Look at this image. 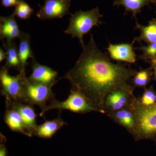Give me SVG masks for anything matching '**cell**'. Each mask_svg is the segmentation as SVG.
Returning a JSON list of instances; mask_svg holds the SVG:
<instances>
[{
    "label": "cell",
    "mask_w": 156,
    "mask_h": 156,
    "mask_svg": "<svg viewBox=\"0 0 156 156\" xmlns=\"http://www.w3.org/2000/svg\"><path fill=\"white\" fill-rule=\"evenodd\" d=\"M73 67L64 76L73 88L80 92L93 106L105 114L104 105L109 94L118 89L134 92L129 81L136 70L121 63H113L98 48L92 34Z\"/></svg>",
    "instance_id": "obj_1"
},
{
    "label": "cell",
    "mask_w": 156,
    "mask_h": 156,
    "mask_svg": "<svg viewBox=\"0 0 156 156\" xmlns=\"http://www.w3.org/2000/svg\"><path fill=\"white\" fill-rule=\"evenodd\" d=\"M133 112L136 126L132 136L136 141L142 140L156 141V102L145 106L134 96L129 105Z\"/></svg>",
    "instance_id": "obj_2"
},
{
    "label": "cell",
    "mask_w": 156,
    "mask_h": 156,
    "mask_svg": "<svg viewBox=\"0 0 156 156\" xmlns=\"http://www.w3.org/2000/svg\"><path fill=\"white\" fill-rule=\"evenodd\" d=\"M70 15L69 25L64 32L70 35L72 38L79 39L83 47L85 44L83 39L84 35L88 34L94 27H98L103 23L100 20L103 15L100 14L98 7L90 11L80 10Z\"/></svg>",
    "instance_id": "obj_3"
},
{
    "label": "cell",
    "mask_w": 156,
    "mask_h": 156,
    "mask_svg": "<svg viewBox=\"0 0 156 156\" xmlns=\"http://www.w3.org/2000/svg\"><path fill=\"white\" fill-rule=\"evenodd\" d=\"M9 69L4 66L0 71L2 94L5 98L6 100L26 103L24 82L26 76L20 73L17 76H11Z\"/></svg>",
    "instance_id": "obj_4"
},
{
    "label": "cell",
    "mask_w": 156,
    "mask_h": 156,
    "mask_svg": "<svg viewBox=\"0 0 156 156\" xmlns=\"http://www.w3.org/2000/svg\"><path fill=\"white\" fill-rule=\"evenodd\" d=\"M53 109H56L59 111H69L79 114L92 112L101 113L100 111L93 106L83 94L74 89L71 90L68 97L64 101H59L55 98L51 101L47 106L46 112Z\"/></svg>",
    "instance_id": "obj_5"
},
{
    "label": "cell",
    "mask_w": 156,
    "mask_h": 156,
    "mask_svg": "<svg viewBox=\"0 0 156 156\" xmlns=\"http://www.w3.org/2000/svg\"><path fill=\"white\" fill-rule=\"evenodd\" d=\"M26 103L36 105L41 108V116H44L47 109V102L55 99L52 91L53 86L34 83L25 78L24 82Z\"/></svg>",
    "instance_id": "obj_6"
},
{
    "label": "cell",
    "mask_w": 156,
    "mask_h": 156,
    "mask_svg": "<svg viewBox=\"0 0 156 156\" xmlns=\"http://www.w3.org/2000/svg\"><path fill=\"white\" fill-rule=\"evenodd\" d=\"M71 3V0H45L44 5L40 6L37 17L41 20L62 18L70 14Z\"/></svg>",
    "instance_id": "obj_7"
},
{
    "label": "cell",
    "mask_w": 156,
    "mask_h": 156,
    "mask_svg": "<svg viewBox=\"0 0 156 156\" xmlns=\"http://www.w3.org/2000/svg\"><path fill=\"white\" fill-rule=\"evenodd\" d=\"M134 92L123 89L114 90L107 96L104 105L105 114L117 111L129 106Z\"/></svg>",
    "instance_id": "obj_8"
},
{
    "label": "cell",
    "mask_w": 156,
    "mask_h": 156,
    "mask_svg": "<svg viewBox=\"0 0 156 156\" xmlns=\"http://www.w3.org/2000/svg\"><path fill=\"white\" fill-rule=\"evenodd\" d=\"M32 72L29 80L38 83L53 86L58 82V73L49 66L38 63L35 58L32 62Z\"/></svg>",
    "instance_id": "obj_9"
},
{
    "label": "cell",
    "mask_w": 156,
    "mask_h": 156,
    "mask_svg": "<svg viewBox=\"0 0 156 156\" xmlns=\"http://www.w3.org/2000/svg\"><path fill=\"white\" fill-rule=\"evenodd\" d=\"M6 101L19 112L29 136H34L37 125L36 123L37 115L32 105L24 102Z\"/></svg>",
    "instance_id": "obj_10"
},
{
    "label": "cell",
    "mask_w": 156,
    "mask_h": 156,
    "mask_svg": "<svg viewBox=\"0 0 156 156\" xmlns=\"http://www.w3.org/2000/svg\"><path fill=\"white\" fill-rule=\"evenodd\" d=\"M22 33L20 30L14 13L0 17V37L2 42L14 41L15 39L20 38Z\"/></svg>",
    "instance_id": "obj_11"
},
{
    "label": "cell",
    "mask_w": 156,
    "mask_h": 156,
    "mask_svg": "<svg viewBox=\"0 0 156 156\" xmlns=\"http://www.w3.org/2000/svg\"><path fill=\"white\" fill-rule=\"evenodd\" d=\"M132 44H109L107 48L111 58L118 61L134 63L136 61V55Z\"/></svg>",
    "instance_id": "obj_12"
},
{
    "label": "cell",
    "mask_w": 156,
    "mask_h": 156,
    "mask_svg": "<svg viewBox=\"0 0 156 156\" xmlns=\"http://www.w3.org/2000/svg\"><path fill=\"white\" fill-rule=\"evenodd\" d=\"M106 115L132 135L135 129L136 121L133 112L129 106L117 111L107 113Z\"/></svg>",
    "instance_id": "obj_13"
},
{
    "label": "cell",
    "mask_w": 156,
    "mask_h": 156,
    "mask_svg": "<svg viewBox=\"0 0 156 156\" xmlns=\"http://www.w3.org/2000/svg\"><path fill=\"white\" fill-rule=\"evenodd\" d=\"M6 110L4 121L11 131L18 132L29 136L28 133L23 125L21 116L14 107L6 101Z\"/></svg>",
    "instance_id": "obj_14"
},
{
    "label": "cell",
    "mask_w": 156,
    "mask_h": 156,
    "mask_svg": "<svg viewBox=\"0 0 156 156\" xmlns=\"http://www.w3.org/2000/svg\"><path fill=\"white\" fill-rule=\"evenodd\" d=\"M67 125L60 117L54 119L46 121L41 125L37 126L34 135L43 139H50L58 130Z\"/></svg>",
    "instance_id": "obj_15"
},
{
    "label": "cell",
    "mask_w": 156,
    "mask_h": 156,
    "mask_svg": "<svg viewBox=\"0 0 156 156\" xmlns=\"http://www.w3.org/2000/svg\"><path fill=\"white\" fill-rule=\"evenodd\" d=\"M20 39L18 56L20 64V74L26 76L25 68L29 58L33 59V53L30 46V37L29 34L23 32Z\"/></svg>",
    "instance_id": "obj_16"
},
{
    "label": "cell",
    "mask_w": 156,
    "mask_h": 156,
    "mask_svg": "<svg viewBox=\"0 0 156 156\" xmlns=\"http://www.w3.org/2000/svg\"><path fill=\"white\" fill-rule=\"evenodd\" d=\"M151 4H156V0H115L113 5L122 6L126 12H131L132 16L137 20L136 16L141 12V9L144 6H149Z\"/></svg>",
    "instance_id": "obj_17"
},
{
    "label": "cell",
    "mask_w": 156,
    "mask_h": 156,
    "mask_svg": "<svg viewBox=\"0 0 156 156\" xmlns=\"http://www.w3.org/2000/svg\"><path fill=\"white\" fill-rule=\"evenodd\" d=\"M136 27L140 31V35L134 38L135 41H144L149 44L156 42V18L149 21L147 26H142L136 23Z\"/></svg>",
    "instance_id": "obj_18"
},
{
    "label": "cell",
    "mask_w": 156,
    "mask_h": 156,
    "mask_svg": "<svg viewBox=\"0 0 156 156\" xmlns=\"http://www.w3.org/2000/svg\"><path fill=\"white\" fill-rule=\"evenodd\" d=\"M3 47L6 53V64L8 69L13 68L20 72V64L18 56V50L15 42H3Z\"/></svg>",
    "instance_id": "obj_19"
},
{
    "label": "cell",
    "mask_w": 156,
    "mask_h": 156,
    "mask_svg": "<svg viewBox=\"0 0 156 156\" xmlns=\"http://www.w3.org/2000/svg\"><path fill=\"white\" fill-rule=\"evenodd\" d=\"M154 73L152 68L140 69L136 72L135 75L132 78V83L134 87L145 88L150 83L153 77Z\"/></svg>",
    "instance_id": "obj_20"
},
{
    "label": "cell",
    "mask_w": 156,
    "mask_h": 156,
    "mask_svg": "<svg viewBox=\"0 0 156 156\" xmlns=\"http://www.w3.org/2000/svg\"><path fill=\"white\" fill-rule=\"evenodd\" d=\"M142 51L140 58L149 62L151 66L156 63V42L149 44L147 46H142L136 48Z\"/></svg>",
    "instance_id": "obj_21"
},
{
    "label": "cell",
    "mask_w": 156,
    "mask_h": 156,
    "mask_svg": "<svg viewBox=\"0 0 156 156\" xmlns=\"http://www.w3.org/2000/svg\"><path fill=\"white\" fill-rule=\"evenodd\" d=\"M34 12V9L25 1L20 0L17 5L15 6L13 13L20 19H28Z\"/></svg>",
    "instance_id": "obj_22"
},
{
    "label": "cell",
    "mask_w": 156,
    "mask_h": 156,
    "mask_svg": "<svg viewBox=\"0 0 156 156\" xmlns=\"http://www.w3.org/2000/svg\"><path fill=\"white\" fill-rule=\"evenodd\" d=\"M140 102L145 106H150L156 102V92L153 86L145 88L144 92L140 98H138Z\"/></svg>",
    "instance_id": "obj_23"
},
{
    "label": "cell",
    "mask_w": 156,
    "mask_h": 156,
    "mask_svg": "<svg viewBox=\"0 0 156 156\" xmlns=\"http://www.w3.org/2000/svg\"><path fill=\"white\" fill-rule=\"evenodd\" d=\"M1 135V144H0V156H7L8 152V150L6 147L5 143V137L3 135Z\"/></svg>",
    "instance_id": "obj_24"
},
{
    "label": "cell",
    "mask_w": 156,
    "mask_h": 156,
    "mask_svg": "<svg viewBox=\"0 0 156 156\" xmlns=\"http://www.w3.org/2000/svg\"><path fill=\"white\" fill-rule=\"evenodd\" d=\"M20 0H2L1 3L3 7L5 8H10V7H15Z\"/></svg>",
    "instance_id": "obj_25"
},
{
    "label": "cell",
    "mask_w": 156,
    "mask_h": 156,
    "mask_svg": "<svg viewBox=\"0 0 156 156\" xmlns=\"http://www.w3.org/2000/svg\"><path fill=\"white\" fill-rule=\"evenodd\" d=\"M6 58V53L5 51L0 48V62H2Z\"/></svg>",
    "instance_id": "obj_26"
},
{
    "label": "cell",
    "mask_w": 156,
    "mask_h": 156,
    "mask_svg": "<svg viewBox=\"0 0 156 156\" xmlns=\"http://www.w3.org/2000/svg\"><path fill=\"white\" fill-rule=\"evenodd\" d=\"M151 67L152 68L153 70L154 75L153 80L156 81V63L151 66Z\"/></svg>",
    "instance_id": "obj_27"
},
{
    "label": "cell",
    "mask_w": 156,
    "mask_h": 156,
    "mask_svg": "<svg viewBox=\"0 0 156 156\" xmlns=\"http://www.w3.org/2000/svg\"><path fill=\"white\" fill-rule=\"evenodd\" d=\"M155 145H156V141H155Z\"/></svg>",
    "instance_id": "obj_28"
},
{
    "label": "cell",
    "mask_w": 156,
    "mask_h": 156,
    "mask_svg": "<svg viewBox=\"0 0 156 156\" xmlns=\"http://www.w3.org/2000/svg\"></svg>",
    "instance_id": "obj_29"
}]
</instances>
